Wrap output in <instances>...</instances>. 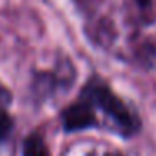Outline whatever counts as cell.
Returning a JSON list of instances; mask_svg holds the SVG:
<instances>
[{"label":"cell","mask_w":156,"mask_h":156,"mask_svg":"<svg viewBox=\"0 0 156 156\" xmlns=\"http://www.w3.org/2000/svg\"><path fill=\"white\" fill-rule=\"evenodd\" d=\"M104 156H122V154H119V153H106Z\"/></svg>","instance_id":"cell-4"},{"label":"cell","mask_w":156,"mask_h":156,"mask_svg":"<svg viewBox=\"0 0 156 156\" xmlns=\"http://www.w3.org/2000/svg\"><path fill=\"white\" fill-rule=\"evenodd\" d=\"M138 4L141 5V7H149V5H151V0H138Z\"/></svg>","instance_id":"cell-3"},{"label":"cell","mask_w":156,"mask_h":156,"mask_svg":"<svg viewBox=\"0 0 156 156\" xmlns=\"http://www.w3.org/2000/svg\"><path fill=\"white\" fill-rule=\"evenodd\" d=\"M61 119L66 131L98 128L129 138L139 129L138 116L98 77L82 87L77 99L62 111Z\"/></svg>","instance_id":"cell-1"},{"label":"cell","mask_w":156,"mask_h":156,"mask_svg":"<svg viewBox=\"0 0 156 156\" xmlns=\"http://www.w3.org/2000/svg\"><path fill=\"white\" fill-rule=\"evenodd\" d=\"M22 156H51V153L41 134H30L24 141Z\"/></svg>","instance_id":"cell-2"}]
</instances>
